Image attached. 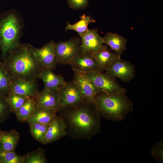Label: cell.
Wrapping results in <instances>:
<instances>
[{
	"mask_svg": "<svg viewBox=\"0 0 163 163\" xmlns=\"http://www.w3.org/2000/svg\"><path fill=\"white\" fill-rule=\"evenodd\" d=\"M59 111L66 125V136L75 139L89 140L101 131V116L94 104L86 102Z\"/></svg>",
	"mask_w": 163,
	"mask_h": 163,
	"instance_id": "6da1fadb",
	"label": "cell"
},
{
	"mask_svg": "<svg viewBox=\"0 0 163 163\" xmlns=\"http://www.w3.org/2000/svg\"><path fill=\"white\" fill-rule=\"evenodd\" d=\"M31 44L20 43L3 61L12 80L31 81L39 78L44 67L34 53Z\"/></svg>",
	"mask_w": 163,
	"mask_h": 163,
	"instance_id": "7a4b0ae2",
	"label": "cell"
},
{
	"mask_svg": "<svg viewBox=\"0 0 163 163\" xmlns=\"http://www.w3.org/2000/svg\"><path fill=\"white\" fill-rule=\"evenodd\" d=\"M24 26L23 17L15 9L0 14V49L2 61L10 51L21 43Z\"/></svg>",
	"mask_w": 163,
	"mask_h": 163,
	"instance_id": "3957f363",
	"label": "cell"
},
{
	"mask_svg": "<svg viewBox=\"0 0 163 163\" xmlns=\"http://www.w3.org/2000/svg\"><path fill=\"white\" fill-rule=\"evenodd\" d=\"M94 104L101 117L116 121L123 120L133 110V103L126 93L100 92L95 96Z\"/></svg>",
	"mask_w": 163,
	"mask_h": 163,
	"instance_id": "277c9868",
	"label": "cell"
},
{
	"mask_svg": "<svg viewBox=\"0 0 163 163\" xmlns=\"http://www.w3.org/2000/svg\"><path fill=\"white\" fill-rule=\"evenodd\" d=\"M96 88L100 92L109 94L126 93V89L109 75L100 71L85 73Z\"/></svg>",
	"mask_w": 163,
	"mask_h": 163,
	"instance_id": "5b68a950",
	"label": "cell"
},
{
	"mask_svg": "<svg viewBox=\"0 0 163 163\" xmlns=\"http://www.w3.org/2000/svg\"><path fill=\"white\" fill-rule=\"evenodd\" d=\"M59 96L60 109L77 106L86 102L73 80L66 82L60 87Z\"/></svg>",
	"mask_w": 163,
	"mask_h": 163,
	"instance_id": "8992f818",
	"label": "cell"
},
{
	"mask_svg": "<svg viewBox=\"0 0 163 163\" xmlns=\"http://www.w3.org/2000/svg\"><path fill=\"white\" fill-rule=\"evenodd\" d=\"M81 38L73 37L69 40L56 43L55 53L58 63L69 64L81 50Z\"/></svg>",
	"mask_w": 163,
	"mask_h": 163,
	"instance_id": "52a82bcc",
	"label": "cell"
},
{
	"mask_svg": "<svg viewBox=\"0 0 163 163\" xmlns=\"http://www.w3.org/2000/svg\"><path fill=\"white\" fill-rule=\"evenodd\" d=\"M113 78H119L123 82H128L135 77L134 68L128 61L118 57L106 71Z\"/></svg>",
	"mask_w": 163,
	"mask_h": 163,
	"instance_id": "ba28073f",
	"label": "cell"
},
{
	"mask_svg": "<svg viewBox=\"0 0 163 163\" xmlns=\"http://www.w3.org/2000/svg\"><path fill=\"white\" fill-rule=\"evenodd\" d=\"M56 43L51 40L41 48L33 47L34 53L43 66L52 71L56 69L58 64L55 53Z\"/></svg>",
	"mask_w": 163,
	"mask_h": 163,
	"instance_id": "9c48e42d",
	"label": "cell"
},
{
	"mask_svg": "<svg viewBox=\"0 0 163 163\" xmlns=\"http://www.w3.org/2000/svg\"><path fill=\"white\" fill-rule=\"evenodd\" d=\"M74 72L73 80L79 88L84 99L88 102L94 104L95 96L100 92L96 88L85 73Z\"/></svg>",
	"mask_w": 163,
	"mask_h": 163,
	"instance_id": "30bf717a",
	"label": "cell"
},
{
	"mask_svg": "<svg viewBox=\"0 0 163 163\" xmlns=\"http://www.w3.org/2000/svg\"><path fill=\"white\" fill-rule=\"evenodd\" d=\"M69 64L74 71L85 73L91 71H100L92 53H84L81 50Z\"/></svg>",
	"mask_w": 163,
	"mask_h": 163,
	"instance_id": "8fae6325",
	"label": "cell"
},
{
	"mask_svg": "<svg viewBox=\"0 0 163 163\" xmlns=\"http://www.w3.org/2000/svg\"><path fill=\"white\" fill-rule=\"evenodd\" d=\"M81 37V50L85 53H94L104 44L102 37L100 35L97 29H88Z\"/></svg>",
	"mask_w": 163,
	"mask_h": 163,
	"instance_id": "7c38bea8",
	"label": "cell"
},
{
	"mask_svg": "<svg viewBox=\"0 0 163 163\" xmlns=\"http://www.w3.org/2000/svg\"><path fill=\"white\" fill-rule=\"evenodd\" d=\"M10 91L29 97L34 98L40 92L37 80H12L10 86Z\"/></svg>",
	"mask_w": 163,
	"mask_h": 163,
	"instance_id": "4fadbf2b",
	"label": "cell"
},
{
	"mask_svg": "<svg viewBox=\"0 0 163 163\" xmlns=\"http://www.w3.org/2000/svg\"><path fill=\"white\" fill-rule=\"evenodd\" d=\"M34 98L36 106L58 112L60 110L58 92L44 89Z\"/></svg>",
	"mask_w": 163,
	"mask_h": 163,
	"instance_id": "5bb4252c",
	"label": "cell"
},
{
	"mask_svg": "<svg viewBox=\"0 0 163 163\" xmlns=\"http://www.w3.org/2000/svg\"><path fill=\"white\" fill-rule=\"evenodd\" d=\"M66 127L62 119L59 116H56L49 125L43 144L53 142L66 136Z\"/></svg>",
	"mask_w": 163,
	"mask_h": 163,
	"instance_id": "9a60e30c",
	"label": "cell"
},
{
	"mask_svg": "<svg viewBox=\"0 0 163 163\" xmlns=\"http://www.w3.org/2000/svg\"><path fill=\"white\" fill-rule=\"evenodd\" d=\"M92 54L99 70L101 72L107 70L114 61L119 57L116 53L104 44Z\"/></svg>",
	"mask_w": 163,
	"mask_h": 163,
	"instance_id": "2e32d148",
	"label": "cell"
},
{
	"mask_svg": "<svg viewBox=\"0 0 163 163\" xmlns=\"http://www.w3.org/2000/svg\"><path fill=\"white\" fill-rule=\"evenodd\" d=\"M39 78L43 82L44 89L58 92L60 87L66 82L62 75L56 74L45 67L40 73Z\"/></svg>",
	"mask_w": 163,
	"mask_h": 163,
	"instance_id": "e0dca14e",
	"label": "cell"
},
{
	"mask_svg": "<svg viewBox=\"0 0 163 163\" xmlns=\"http://www.w3.org/2000/svg\"><path fill=\"white\" fill-rule=\"evenodd\" d=\"M104 44L120 57L126 50L127 40L117 33L109 32L102 37Z\"/></svg>",
	"mask_w": 163,
	"mask_h": 163,
	"instance_id": "ac0fdd59",
	"label": "cell"
},
{
	"mask_svg": "<svg viewBox=\"0 0 163 163\" xmlns=\"http://www.w3.org/2000/svg\"><path fill=\"white\" fill-rule=\"evenodd\" d=\"M20 138L19 133L15 130L6 131L0 129V145L3 152L15 151Z\"/></svg>",
	"mask_w": 163,
	"mask_h": 163,
	"instance_id": "d6986e66",
	"label": "cell"
},
{
	"mask_svg": "<svg viewBox=\"0 0 163 163\" xmlns=\"http://www.w3.org/2000/svg\"><path fill=\"white\" fill-rule=\"evenodd\" d=\"M58 112L53 110L36 106L34 113L27 122L49 124L57 116Z\"/></svg>",
	"mask_w": 163,
	"mask_h": 163,
	"instance_id": "ffe728a7",
	"label": "cell"
},
{
	"mask_svg": "<svg viewBox=\"0 0 163 163\" xmlns=\"http://www.w3.org/2000/svg\"><path fill=\"white\" fill-rule=\"evenodd\" d=\"M36 107L35 99L29 97L15 113L17 120L20 122H27L30 118Z\"/></svg>",
	"mask_w": 163,
	"mask_h": 163,
	"instance_id": "44dd1931",
	"label": "cell"
},
{
	"mask_svg": "<svg viewBox=\"0 0 163 163\" xmlns=\"http://www.w3.org/2000/svg\"><path fill=\"white\" fill-rule=\"evenodd\" d=\"M96 21L90 16L83 14L81 17L80 19L76 23L71 24L68 22L65 30H72L77 32L81 37L88 30V26L90 23H94Z\"/></svg>",
	"mask_w": 163,
	"mask_h": 163,
	"instance_id": "7402d4cb",
	"label": "cell"
},
{
	"mask_svg": "<svg viewBox=\"0 0 163 163\" xmlns=\"http://www.w3.org/2000/svg\"><path fill=\"white\" fill-rule=\"evenodd\" d=\"M29 98L11 91L7 95L5 96L10 112L14 113L27 101Z\"/></svg>",
	"mask_w": 163,
	"mask_h": 163,
	"instance_id": "603a6c76",
	"label": "cell"
},
{
	"mask_svg": "<svg viewBox=\"0 0 163 163\" xmlns=\"http://www.w3.org/2000/svg\"><path fill=\"white\" fill-rule=\"evenodd\" d=\"M49 125L37 122L29 123L30 130L31 135L36 140L43 144L45 136Z\"/></svg>",
	"mask_w": 163,
	"mask_h": 163,
	"instance_id": "cb8c5ba5",
	"label": "cell"
},
{
	"mask_svg": "<svg viewBox=\"0 0 163 163\" xmlns=\"http://www.w3.org/2000/svg\"><path fill=\"white\" fill-rule=\"evenodd\" d=\"M12 79L3 63H0V93L4 96L10 92Z\"/></svg>",
	"mask_w": 163,
	"mask_h": 163,
	"instance_id": "d4e9b609",
	"label": "cell"
},
{
	"mask_svg": "<svg viewBox=\"0 0 163 163\" xmlns=\"http://www.w3.org/2000/svg\"><path fill=\"white\" fill-rule=\"evenodd\" d=\"M24 156L25 163H46L47 162L45 150L40 148Z\"/></svg>",
	"mask_w": 163,
	"mask_h": 163,
	"instance_id": "484cf974",
	"label": "cell"
},
{
	"mask_svg": "<svg viewBox=\"0 0 163 163\" xmlns=\"http://www.w3.org/2000/svg\"><path fill=\"white\" fill-rule=\"evenodd\" d=\"M0 163H25L24 156L16 153L15 151L2 152Z\"/></svg>",
	"mask_w": 163,
	"mask_h": 163,
	"instance_id": "4316f807",
	"label": "cell"
},
{
	"mask_svg": "<svg viewBox=\"0 0 163 163\" xmlns=\"http://www.w3.org/2000/svg\"><path fill=\"white\" fill-rule=\"evenodd\" d=\"M150 154L155 160L159 163L163 162V142L161 140L157 143L152 148Z\"/></svg>",
	"mask_w": 163,
	"mask_h": 163,
	"instance_id": "83f0119b",
	"label": "cell"
},
{
	"mask_svg": "<svg viewBox=\"0 0 163 163\" xmlns=\"http://www.w3.org/2000/svg\"><path fill=\"white\" fill-rule=\"evenodd\" d=\"M11 113L5 96L0 93V124L5 121Z\"/></svg>",
	"mask_w": 163,
	"mask_h": 163,
	"instance_id": "f1b7e54d",
	"label": "cell"
},
{
	"mask_svg": "<svg viewBox=\"0 0 163 163\" xmlns=\"http://www.w3.org/2000/svg\"><path fill=\"white\" fill-rule=\"evenodd\" d=\"M67 3L70 8L76 10L86 8L89 1L88 0H67Z\"/></svg>",
	"mask_w": 163,
	"mask_h": 163,
	"instance_id": "f546056e",
	"label": "cell"
},
{
	"mask_svg": "<svg viewBox=\"0 0 163 163\" xmlns=\"http://www.w3.org/2000/svg\"><path fill=\"white\" fill-rule=\"evenodd\" d=\"M3 152L2 148L0 145V160L1 158V154L2 152Z\"/></svg>",
	"mask_w": 163,
	"mask_h": 163,
	"instance_id": "4dcf8cb0",
	"label": "cell"
},
{
	"mask_svg": "<svg viewBox=\"0 0 163 163\" xmlns=\"http://www.w3.org/2000/svg\"><path fill=\"white\" fill-rule=\"evenodd\" d=\"M1 59L0 57V63H2V62H2L1 61Z\"/></svg>",
	"mask_w": 163,
	"mask_h": 163,
	"instance_id": "1f68e13d",
	"label": "cell"
}]
</instances>
